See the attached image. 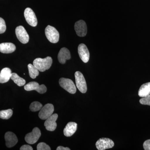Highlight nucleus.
<instances>
[{
	"mask_svg": "<svg viewBox=\"0 0 150 150\" xmlns=\"http://www.w3.org/2000/svg\"><path fill=\"white\" fill-rule=\"evenodd\" d=\"M13 110L12 109L2 110L0 111V118L3 119H8L13 115Z\"/></svg>",
	"mask_w": 150,
	"mask_h": 150,
	"instance_id": "22",
	"label": "nucleus"
},
{
	"mask_svg": "<svg viewBox=\"0 0 150 150\" xmlns=\"http://www.w3.org/2000/svg\"><path fill=\"white\" fill-rule=\"evenodd\" d=\"M24 88L26 91L35 90L40 94L45 93L47 91V88L46 86L43 84L40 85L38 83L35 81L28 83L24 86Z\"/></svg>",
	"mask_w": 150,
	"mask_h": 150,
	"instance_id": "5",
	"label": "nucleus"
},
{
	"mask_svg": "<svg viewBox=\"0 0 150 150\" xmlns=\"http://www.w3.org/2000/svg\"><path fill=\"white\" fill-rule=\"evenodd\" d=\"M16 47L13 43H0V52L3 54H11L15 51Z\"/></svg>",
	"mask_w": 150,
	"mask_h": 150,
	"instance_id": "17",
	"label": "nucleus"
},
{
	"mask_svg": "<svg viewBox=\"0 0 150 150\" xmlns=\"http://www.w3.org/2000/svg\"><path fill=\"white\" fill-rule=\"evenodd\" d=\"M75 80L77 88L82 93H86L87 91L86 83L83 75L80 71L75 74Z\"/></svg>",
	"mask_w": 150,
	"mask_h": 150,
	"instance_id": "3",
	"label": "nucleus"
},
{
	"mask_svg": "<svg viewBox=\"0 0 150 150\" xmlns=\"http://www.w3.org/2000/svg\"><path fill=\"white\" fill-rule=\"evenodd\" d=\"M41 136L40 129L37 127L33 129L32 132L26 134L25 139L30 144H33L38 142Z\"/></svg>",
	"mask_w": 150,
	"mask_h": 150,
	"instance_id": "6",
	"label": "nucleus"
},
{
	"mask_svg": "<svg viewBox=\"0 0 150 150\" xmlns=\"http://www.w3.org/2000/svg\"><path fill=\"white\" fill-rule=\"evenodd\" d=\"M11 71L9 68L3 69L0 73V83H5L11 79Z\"/></svg>",
	"mask_w": 150,
	"mask_h": 150,
	"instance_id": "18",
	"label": "nucleus"
},
{
	"mask_svg": "<svg viewBox=\"0 0 150 150\" xmlns=\"http://www.w3.org/2000/svg\"><path fill=\"white\" fill-rule=\"evenodd\" d=\"M77 129V124L75 122L68 123L64 130V134L66 137H70L74 135Z\"/></svg>",
	"mask_w": 150,
	"mask_h": 150,
	"instance_id": "16",
	"label": "nucleus"
},
{
	"mask_svg": "<svg viewBox=\"0 0 150 150\" xmlns=\"http://www.w3.org/2000/svg\"><path fill=\"white\" fill-rule=\"evenodd\" d=\"M143 146L144 150H150V139L145 141L143 144Z\"/></svg>",
	"mask_w": 150,
	"mask_h": 150,
	"instance_id": "27",
	"label": "nucleus"
},
{
	"mask_svg": "<svg viewBox=\"0 0 150 150\" xmlns=\"http://www.w3.org/2000/svg\"><path fill=\"white\" fill-rule=\"evenodd\" d=\"M54 110V105L51 103H48L40 109L38 116L42 120H46L53 114Z\"/></svg>",
	"mask_w": 150,
	"mask_h": 150,
	"instance_id": "7",
	"label": "nucleus"
},
{
	"mask_svg": "<svg viewBox=\"0 0 150 150\" xmlns=\"http://www.w3.org/2000/svg\"><path fill=\"white\" fill-rule=\"evenodd\" d=\"M96 147L99 150H104L110 149L114 146V143L112 140L108 138H100L96 144Z\"/></svg>",
	"mask_w": 150,
	"mask_h": 150,
	"instance_id": "10",
	"label": "nucleus"
},
{
	"mask_svg": "<svg viewBox=\"0 0 150 150\" xmlns=\"http://www.w3.org/2000/svg\"><path fill=\"white\" fill-rule=\"evenodd\" d=\"M45 32L46 38L51 43H57L59 41V32L55 28L48 25L45 29Z\"/></svg>",
	"mask_w": 150,
	"mask_h": 150,
	"instance_id": "2",
	"label": "nucleus"
},
{
	"mask_svg": "<svg viewBox=\"0 0 150 150\" xmlns=\"http://www.w3.org/2000/svg\"><path fill=\"white\" fill-rule=\"evenodd\" d=\"M24 15L25 18L28 24L33 27H35L37 25L38 21L37 18L35 13L32 9L27 8L24 11Z\"/></svg>",
	"mask_w": 150,
	"mask_h": 150,
	"instance_id": "8",
	"label": "nucleus"
},
{
	"mask_svg": "<svg viewBox=\"0 0 150 150\" xmlns=\"http://www.w3.org/2000/svg\"><path fill=\"white\" fill-rule=\"evenodd\" d=\"M37 149L38 150H51V148L48 145L46 144V143L41 142L37 145Z\"/></svg>",
	"mask_w": 150,
	"mask_h": 150,
	"instance_id": "24",
	"label": "nucleus"
},
{
	"mask_svg": "<svg viewBox=\"0 0 150 150\" xmlns=\"http://www.w3.org/2000/svg\"><path fill=\"white\" fill-rule=\"evenodd\" d=\"M21 150H33V149L31 146L28 145H24L21 147Z\"/></svg>",
	"mask_w": 150,
	"mask_h": 150,
	"instance_id": "28",
	"label": "nucleus"
},
{
	"mask_svg": "<svg viewBox=\"0 0 150 150\" xmlns=\"http://www.w3.org/2000/svg\"><path fill=\"white\" fill-rule=\"evenodd\" d=\"M6 29V23L4 19L0 17V34L4 33Z\"/></svg>",
	"mask_w": 150,
	"mask_h": 150,
	"instance_id": "25",
	"label": "nucleus"
},
{
	"mask_svg": "<svg viewBox=\"0 0 150 150\" xmlns=\"http://www.w3.org/2000/svg\"><path fill=\"white\" fill-rule=\"evenodd\" d=\"M59 83L61 87L71 94H75L76 92V88L71 80L64 78L59 79Z\"/></svg>",
	"mask_w": 150,
	"mask_h": 150,
	"instance_id": "4",
	"label": "nucleus"
},
{
	"mask_svg": "<svg viewBox=\"0 0 150 150\" xmlns=\"http://www.w3.org/2000/svg\"><path fill=\"white\" fill-rule=\"evenodd\" d=\"M6 145L8 148H11L15 146L18 142L16 135L13 132H6L5 135Z\"/></svg>",
	"mask_w": 150,
	"mask_h": 150,
	"instance_id": "14",
	"label": "nucleus"
},
{
	"mask_svg": "<svg viewBox=\"0 0 150 150\" xmlns=\"http://www.w3.org/2000/svg\"><path fill=\"white\" fill-rule=\"evenodd\" d=\"M42 107L43 105L40 103L38 101H34L30 105V109L32 112H36L40 110Z\"/></svg>",
	"mask_w": 150,
	"mask_h": 150,
	"instance_id": "23",
	"label": "nucleus"
},
{
	"mask_svg": "<svg viewBox=\"0 0 150 150\" xmlns=\"http://www.w3.org/2000/svg\"><path fill=\"white\" fill-rule=\"evenodd\" d=\"M57 150H70L69 148L67 147H64L62 146H59L58 147L57 149Z\"/></svg>",
	"mask_w": 150,
	"mask_h": 150,
	"instance_id": "29",
	"label": "nucleus"
},
{
	"mask_svg": "<svg viewBox=\"0 0 150 150\" xmlns=\"http://www.w3.org/2000/svg\"><path fill=\"white\" fill-rule=\"evenodd\" d=\"M78 53L80 58L85 63H87L89 60L90 53L87 46L83 43H81L78 46Z\"/></svg>",
	"mask_w": 150,
	"mask_h": 150,
	"instance_id": "13",
	"label": "nucleus"
},
{
	"mask_svg": "<svg viewBox=\"0 0 150 150\" xmlns=\"http://www.w3.org/2000/svg\"><path fill=\"white\" fill-rule=\"evenodd\" d=\"M30 76L32 79H35L39 75V70L33 65L29 64L28 65Z\"/></svg>",
	"mask_w": 150,
	"mask_h": 150,
	"instance_id": "21",
	"label": "nucleus"
},
{
	"mask_svg": "<svg viewBox=\"0 0 150 150\" xmlns=\"http://www.w3.org/2000/svg\"><path fill=\"white\" fill-rule=\"evenodd\" d=\"M71 58V54L69 49L65 47L61 48L58 56V59L59 63L64 64L66 63L67 60H69Z\"/></svg>",
	"mask_w": 150,
	"mask_h": 150,
	"instance_id": "15",
	"label": "nucleus"
},
{
	"mask_svg": "<svg viewBox=\"0 0 150 150\" xmlns=\"http://www.w3.org/2000/svg\"><path fill=\"white\" fill-rule=\"evenodd\" d=\"M139 102L142 105H150V95L142 98L140 100Z\"/></svg>",
	"mask_w": 150,
	"mask_h": 150,
	"instance_id": "26",
	"label": "nucleus"
},
{
	"mask_svg": "<svg viewBox=\"0 0 150 150\" xmlns=\"http://www.w3.org/2000/svg\"><path fill=\"white\" fill-rule=\"evenodd\" d=\"M53 63L52 58L48 56L45 59L37 58L34 60L33 65L40 72H44L49 69Z\"/></svg>",
	"mask_w": 150,
	"mask_h": 150,
	"instance_id": "1",
	"label": "nucleus"
},
{
	"mask_svg": "<svg viewBox=\"0 0 150 150\" xmlns=\"http://www.w3.org/2000/svg\"><path fill=\"white\" fill-rule=\"evenodd\" d=\"M15 32L18 39L21 43L26 44L28 43L29 40V35L23 26L20 25L17 27Z\"/></svg>",
	"mask_w": 150,
	"mask_h": 150,
	"instance_id": "9",
	"label": "nucleus"
},
{
	"mask_svg": "<svg viewBox=\"0 0 150 150\" xmlns=\"http://www.w3.org/2000/svg\"><path fill=\"white\" fill-rule=\"evenodd\" d=\"M75 31L77 35L80 37H84L87 33V28L85 22L83 20H79L75 23Z\"/></svg>",
	"mask_w": 150,
	"mask_h": 150,
	"instance_id": "11",
	"label": "nucleus"
},
{
	"mask_svg": "<svg viewBox=\"0 0 150 150\" xmlns=\"http://www.w3.org/2000/svg\"><path fill=\"white\" fill-rule=\"evenodd\" d=\"M58 118V114L55 113L46 119L44 123V126L46 127V130L50 131H53L56 130L57 127L56 121Z\"/></svg>",
	"mask_w": 150,
	"mask_h": 150,
	"instance_id": "12",
	"label": "nucleus"
},
{
	"mask_svg": "<svg viewBox=\"0 0 150 150\" xmlns=\"http://www.w3.org/2000/svg\"><path fill=\"white\" fill-rule=\"evenodd\" d=\"M138 94L142 98L150 95V82L143 84L139 89Z\"/></svg>",
	"mask_w": 150,
	"mask_h": 150,
	"instance_id": "19",
	"label": "nucleus"
},
{
	"mask_svg": "<svg viewBox=\"0 0 150 150\" xmlns=\"http://www.w3.org/2000/svg\"><path fill=\"white\" fill-rule=\"evenodd\" d=\"M11 79L19 86H22L25 84V80L20 77L16 73H12Z\"/></svg>",
	"mask_w": 150,
	"mask_h": 150,
	"instance_id": "20",
	"label": "nucleus"
}]
</instances>
